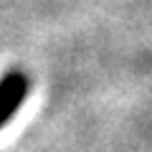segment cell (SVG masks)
<instances>
[{"mask_svg": "<svg viewBox=\"0 0 152 152\" xmlns=\"http://www.w3.org/2000/svg\"><path fill=\"white\" fill-rule=\"evenodd\" d=\"M28 96V76L23 71H8L0 79V129L13 119V114L18 112Z\"/></svg>", "mask_w": 152, "mask_h": 152, "instance_id": "cell-1", "label": "cell"}]
</instances>
